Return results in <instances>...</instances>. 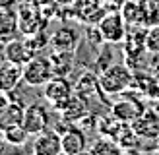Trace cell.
<instances>
[{
	"label": "cell",
	"instance_id": "cell-1",
	"mask_svg": "<svg viewBox=\"0 0 159 155\" xmlns=\"http://www.w3.org/2000/svg\"><path fill=\"white\" fill-rule=\"evenodd\" d=\"M132 72L124 64H111L107 70L99 74L101 91L107 95H120L132 85Z\"/></svg>",
	"mask_w": 159,
	"mask_h": 155
},
{
	"label": "cell",
	"instance_id": "cell-2",
	"mask_svg": "<svg viewBox=\"0 0 159 155\" xmlns=\"http://www.w3.org/2000/svg\"><path fill=\"white\" fill-rule=\"evenodd\" d=\"M43 97L49 101V105L51 108H54V111H62L66 105H68V101L74 97V85L68 82V78H58V76H54L51 82H47L43 85Z\"/></svg>",
	"mask_w": 159,
	"mask_h": 155
},
{
	"label": "cell",
	"instance_id": "cell-3",
	"mask_svg": "<svg viewBox=\"0 0 159 155\" xmlns=\"http://www.w3.org/2000/svg\"><path fill=\"white\" fill-rule=\"evenodd\" d=\"M54 78L52 74V66H51V58L37 54L29 62L23 64V82L31 87H41L47 82H51Z\"/></svg>",
	"mask_w": 159,
	"mask_h": 155
},
{
	"label": "cell",
	"instance_id": "cell-4",
	"mask_svg": "<svg viewBox=\"0 0 159 155\" xmlns=\"http://www.w3.org/2000/svg\"><path fill=\"white\" fill-rule=\"evenodd\" d=\"M97 27L107 45L120 43L126 37V20L120 12H107L97 23Z\"/></svg>",
	"mask_w": 159,
	"mask_h": 155
},
{
	"label": "cell",
	"instance_id": "cell-5",
	"mask_svg": "<svg viewBox=\"0 0 159 155\" xmlns=\"http://www.w3.org/2000/svg\"><path fill=\"white\" fill-rule=\"evenodd\" d=\"M49 124H51V114H49V108L47 107H43L41 103H31V105L25 107L21 126L25 128L31 136L41 134L43 130L49 128Z\"/></svg>",
	"mask_w": 159,
	"mask_h": 155
},
{
	"label": "cell",
	"instance_id": "cell-6",
	"mask_svg": "<svg viewBox=\"0 0 159 155\" xmlns=\"http://www.w3.org/2000/svg\"><path fill=\"white\" fill-rule=\"evenodd\" d=\"M33 155H60L62 153V136L57 130L47 128L41 134H37L31 147Z\"/></svg>",
	"mask_w": 159,
	"mask_h": 155
},
{
	"label": "cell",
	"instance_id": "cell-7",
	"mask_svg": "<svg viewBox=\"0 0 159 155\" xmlns=\"http://www.w3.org/2000/svg\"><path fill=\"white\" fill-rule=\"evenodd\" d=\"M62 151L70 155H82L87 149V136L82 128L70 126L66 132H62Z\"/></svg>",
	"mask_w": 159,
	"mask_h": 155
},
{
	"label": "cell",
	"instance_id": "cell-8",
	"mask_svg": "<svg viewBox=\"0 0 159 155\" xmlns=\"http://www.w3.org/2000/svg\"><path fill=\"white\" fill-rule=\"evenodd\" d=\"M4 46H6V49H4L6 60L18 62V64H25V62H29L33 56H37L35 51H33V46H31L29 41H27V37L25 39L16 37V39H12L10 43H6Z\"/></svg>",
	"mask_w": 159,
	"mask_h": 155
},
{
	"label": "cell",
	"instance_id": "cell-9",
	"mask_svg": "<svg viewBox=\"0 0 159 155\" xmlns=\"http://www.w3.org/2000/svg\"><path fill=\"white\" fill-rule=\"evenodd\" d=\"M80 43V33L70 25H60L51 35V49L52 51H68L74 52Z\"/></svg>",
	"mask_w": 159,
	"mask_h": 155
},
{
	"label": "cell",
	"instance_id": "cell-10",
	"mask_svg": "<svg viewBox=\"0 0 159 155\" xmlns=\"http://www.w3.org/2000/svg\"><path fill=\"white\" fill-rule=\"evenodd\" d=\"M144 114V107L132 97H124L113 105V116L120 122H136Z\"/></svg>",
	"mask_w": 159,
	"mask_h": 155
},
{
	"label": "cell",
	"instance_id": "cell-11",
	"mask_svg": "<svg viewBox=\"0 0 159 155\" xmlns=\"http://www.w3.org/2000/svg\"><path fill=\"white\" fill-rule=\"evenodd\" d=\"M20 82H23V64L6 60L0 66V89L12 93L20 85Z\"/></svg>",
	"mask_w": 159,
	"mask_h": 155
},
{
	"label": "cell",
	"instance_id": "cell-12",
	"mask_svg": "<svg viewBox=\"0 0 159 155\" xmlns=\"http://www.w3.org/2000/svg\"><path fill=\"white\" fill-rule=\"evenodd\" d=\"M23 113H25V105L18 99H12L10 105L0 111V134L6 130L23 122Z\"/></svg>",
	"mask_w": 159,
	"mask_h": 155
},
{
	"label": "cell",
	"instance_id": "cell-13",
	"mask_svg": "<svg viewBox=\"0 0 159 155\" xmlns=\"http://www.w3.org/2000/svg\"><path fill=\"white\" fill-rule=\"evenodd\" d=\"M20 29V18L16 16L10 8H4L0 12V43H10L12 39H16Z\"/></svg>",
	"mask_w": 159,
	"mask_h": 155
},
{
	"label": "cell",
	"instance_id": "cell-14",
	"mask_svg": "<svg viewBox=\"0 0 159 155\" xmlns=\"http://www.w3.org/2000/svg\"><path fill=\"white\" fill-rule=\"evenodd\" d=\"M51 66L52 74L58 78H68L74 70V52L68 51H52L51 52Z\"/></svg>",
	"mask_w": 159,
	"mask_h": 155
},
{
	"label": "cell",
	"instance_id": "cell-15",
	"mask_svg": "<svg viewBox=\"0 0 159 155\" xmlns=\"http://www.w3.org/2000/svg\"><path fill=\"white\" fill-rule=\"evenodd\" d=\"M74 91L78 95L82 97H91L95 93H103L101 91V85H99V74L97 72H91V70H87L84 72L82 76L78 78V82L74 83Z\"/></svg>",
	"mask_w": 159,
	"mask_h": 155
},
{
	"label": "cell",
	"instance_id": "cell-16",
	"mask_svg": "<svg viewBox=\"0 0 159 155\" xmlns=\"http://www.w3.org/2000/svg\"><path fill=\"white\" fill-rule=\"evenodd\" d=\"M62 116H64V120L68 122H78L82 116L87 114V99L78 95V93H74V97L68 101V105L62 108Z\"/></svg>",
	"mask_w": 159,
	"mask_h": 155
},
{
	"label": "cell",
	"instance_id": "cell-17",
	"mask_svg": "<svg viewBox=\"0 0 159 155\" xmlns=\"http://www.w3.org/2000/svg\"><path fill=\"white\" fill-rule=\"evenodd\" d=\"M89 149L95 155H122V145L111 136H101L99 140H95Z\"/></svg>",
	"mask_w": 159,
	"mask_h": 155
},
{
	"label": "cell",
	"instance_id": "cell-18",
	"mask_svg": "<svg viewBox=\"0 0 159 155\" xmlns=\"http://www.w3.org/2000/svg\"><path fill=\"white\" fill-rule=\"evenodd\" d=\"M120 14L124 16V20H126V23H132V25H140V23H144L146 21V18H144V8H142L140 4H136V2H124L122 4V10H120Z\"/></svg>",
	"mask_w": 159,
	"mask_h": 155
},
{
	"label": "cell",
	"instance_id": "cell-19",
	"mask_svg": "<svg viewBox=\"0 0 159 155\" xmlns=\"http://www.w3.org/2000/svg\"><path fill=\"white\" fill-rule=\"evenodd\" d=\"M2 138H4V142H8V144L23 145V144H25L27 140L31 138V134L21 126V124H18V126H14V128H10V130L2 132Z\"/></svg>",
	"mask_w": 159,
	"mask_h": 155
},
{
	"label": "cell",
	"instance_id": "cell-20",
	"mask_svg": "<svg viewBox=\"0 0 159 155\" xmlns=\"http://www.w3.org/2000/svg\"><path fill=\"white\" fill-rule=\"evenodd\" d=\"M146 49L152 52H159V25L152 27L146 33Z\"/></svg>",
	"mask_w": 159,
	"mask_h": 155
},
{
	"label": "cell",
	"instance_id": "cell-21",
	"mask_svg": "<svg viewBox=\"0 0 159 155\" xmlns=\"http://www.w3.org/2000/svg\"><path fill=\"white\" fill-rule=\"evenodd\" d=\"M0 155H23V149H21V145H14V144L4 142V145L0 147Z\"/></svg>",
	"mask_w": 159,
	"mask_h": 155
},
{
	"label": "cell",
	"instance_id": "cell-22",
	"mask_svg": "<svg viewBox=\"0 0 159 155\" xmlns=\"http://www.w3.org/2000/svg\"><path fill=\"white\" fill-rule=\"evenodd\" d=\"M10 101H12L10 93H8V91H2V89H0V111H2V108H6L8 105H10Z\"/></svg>",
	"mask_w": 159,
	"mask_h": 155
},
{
	"label": "cell",
	"instance_id": "cell-23",
	"mask_svg": "<svg viewBox=\"0 0 159 155\" xmlns=\"http://www.w3.org/2000/svg\"><path fill=\"white\" fill-rule=\"evenodd\" d=\"M12 6V0H0V8H10Z\"/></svg>",
	"mask_w": 159,
	"mask_h": 155
},
{
	"label": "cell",
	"instance_id": "cell-24",
	"mask_svg": "<svg viewBox=\"0 0 159 155\" xmlns=\"http://www.w3.org/2000/svg\"><path fill=\"white\" fill-rule=\"evenodd\" d=\"M82 155H95V153H93V151H91V149H85V151H84V153H82Z\"/></svg>",
	"mask_w": 159,
	"mask_h": 155
},
{
	"label": "cell",
	"instance_id": "cell-25",
	"mask_svg": "<svg viewBox=\"0 0 159 155\" xmlns=\"http://www.w3.org/2000/svg\"><path fill=\"white\" fill-rule=\"evenodd\" d=\"M101 2H103V4H109V2H113V0H101Z\"/></svg>",
	"mask_w": 159,
	"mask_h": 155
},
{
	"label": "cell",
	"instance_id": "cell-26",
	"mask_svg": "<svg viewBox=\"0 0 159 155\" xmlns=\"http://www.w3.org/2000/svg\"><path fill=\"white\" fill-rule=\"evenodd\" d=\"M60 2H76V0H60Z\"/></svg>",
	"mask_w": 159,
	"mask_h": 155
},
{
	"label": "cell",
	"instance_id": "cell-27",
	"mask_svg": "<svg viewBox=\"0 0 159 155\" xmlns=\"http://www.w3.org/2000/svg\"><path fill=\"white\" fill-rule=\"evenodd\" d=\"M60 155H70V153H64V151H62V153H60Z\"/></svg>",
	"mask_w": 159,
	"mask_h": 155
}]
</instances>
